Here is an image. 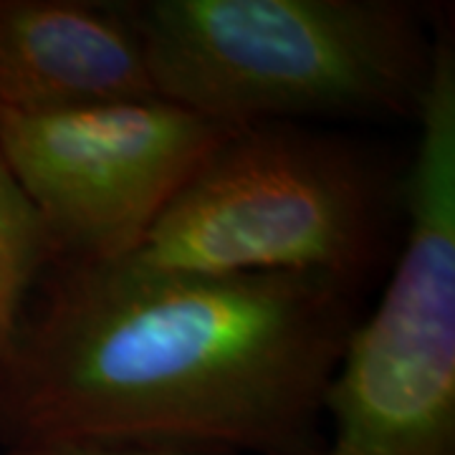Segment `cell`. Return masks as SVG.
Listing matches in <instances>:
<instances>
[{"label": "cell", "instance_id": "7a4b0ae2", "mask_svg": "<svg viewBox=\"0 0 455 455\" xmlns=\"http://www.w3.org/2000/svg\"><path fill=\"white\" fill-rule=\"evenodd\" d=\"M127 5L155 94L235 127L415 122L433 74L435 23L403 0Z\"/></svg>", "mask_w": 455, "mask_h": 455}, {"label": "cell", "instance_id": "8992f818", "mask_svg": "<svg viewBox=\"0 0 455 455\" xmlns=\"http://www.w3.org/2000/svg\"><path fill=\"white\" fill-rule=\"evenodd\" d=\"M160 99L127 3L0 0V114Z\"/></svg>", "mask_w": 455, "mask_h": 455}, {"label": "cell", "instance_id": "ba28073f", "mask_svg": "<svg viewBox=\"0 0 455 455\" xmlns=\"http://www.w3.org/2000/svg\"><path fill=\"white\" fill-rule=\"evenodd\" d=\"M3 455H235L218 448L188 445H107V443H38L13 445Z\"/></svg>", "mask_w": 455, "mask_h": 455}, {"label": "cell", "instance_id": "52a82bcc", "mask_svg": "<svg viewBox=\"0 0 455 455\" xmlns=\"http://www.w3.org/2000/svg\"><path fill=\"white\" fill-rule=\"evenodd\" d=\"M53 263L44 220L0 160V372L16 341L28 296Z\"/></svg>", "mask_w": 455, "mask_h": 455}, {"label": "cell", "instance_id": "3957f363", "mask_svg": "<svg viewBox=\"0 0 455 455\" xmlns=\"http://www.w3.org/2000/svg\"><path fill=\"white\" fill-rule=\"evenodd\" d=\"M385 190L357 149L301 124L238 127L211 152L127 263L147 271L307 274L364 286Z\"/></svg>", "mask_w": 455, "mask_h": 455}, {"label": "cell", "instance_id": "277c9868", "mask_svg": "<svg viewBox=\"0 0 455 455\" xmlns=\"http://www.w3.org/2000/svg\"><path fill=\"white\" fill-rule=\"evenodd\" d=\"M415 122L405 245L326 392L334 438L307 455H455V44L443 13Z\"/></svg>", "mask_w": 455, "mask_h": 455}, {"label": "cell", "instance_id": "6da1fadb", "mask_svg": "<svg viewBox=\"0 0 455 455\" xmlns=\"http://www.w3.org/2000/svg\"><path fill=\"white\" fill-rule=\"evenodd\" d=\"M0 372L13 445L307 455L362 289L307 274L197 276L51 263Z\"/></svg>", "mask_w": 455, "mask_h": 455}, {"label": "cell", "instance_id": "5b68a950", "mask_svg": "<svg viewBox=\"0 0 455 455\" xmlns=\"http://www.w3.org/2000/svg\"><path fill=\"white\" fill-rule=\"evenodd\" d=\"M235 130L164 99L3 112L0 160L44 220L53 263H112Z\"/></svg>", "mask_w": 455, "mask_h": 455}]
</instances>
